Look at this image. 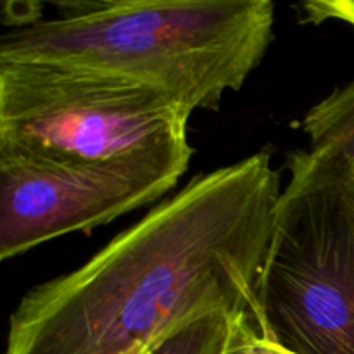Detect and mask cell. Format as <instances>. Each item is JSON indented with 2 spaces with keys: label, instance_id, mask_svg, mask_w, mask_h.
<instances>
[{
  "label": "cell",
  "instance_id": "cell-1",
  "mask_svg": "<svg viewBox=\"0 0 354 354\" xmlns=\"http://www.w3.org/2000/svg\"><path fill=\"white\" fill-rule=\"evenodd\" d=\"M280 192L268 152L196 176L80 268L28 290L6 354H144L206 311L258 327L256 286Z\"/></svg>",
  "mask_w": 354,
  "mask_h": 354
},
{
  "label": "cell",
  "instance_id": "cell-2",
  "mask_svg": "<svg viewBox=\"0 0 354 354\" xmlns=\"http://www.w3.org/2000/svg\"><path fill=\"white\" fill-rule=\"evenodd\" d=\"M14 7V6H12ZM52 16H12L0 61H38L123 76L194 113L218 109L265 57L270 0L55 2Z\"/></svg>",
  "mask_w": 354,
  "mask_h": 354
},
{
  "label": "cell",
  "instance_id": "cell-3",
  "mask_svg": "<svg viewBox=\"0 0 354 354\" xmlns=\"http://www.w3.org/2000/svg\"><path fill=\"white\" fill-rule=\"evenodd\" d=\"M256 286L259 334L294 354H354V168L294 151Z\"/></svg>",
  "mask_w": 354,
  "mask_h": 354
},
{
  "label": "cell",
  "instance_id": "cell-4",
  "mask_svg": "<svg viewBox=\"0 0 354 354\" xmlns=\"http://www.w3.org/2000/svg\"><path fill=\"white\" fill-rule=\"evenodd\" d=\"M190 113L168 93L109 73L0 61V154L107 162L189 144Z\"/></svg>",
  "mask_w": 354,
  "mask_h": 354
},
{
  "label": "cell",
  "instance_id": "cell-5",
  "mask_svg": "<svg viewBox=\"0 0 354 354\" xmlns=\"http://www.w3.org/2000/svg\"><path fill=\"white\" fill-rule=\"evenodd\" d=\"M190 144L107 162H54L0 154V259L90 232L171 192Z\"/></svg>",
  "mask_w": 354,
  "mask_h": 354
},
{
  "label": "cell",
  "instance_id": "cell-6",
  "mask_svg": "<svg viewBox=\"0 0 354 354\" xmlns=\"http://www.w3.org/2000/svg\"><path fill=\"white\" fill-rule=\"evenodd\" d=\"M311 149H334L354 168V82L334 90L303 120Z\"/></svg>",
  "mask_w": 354,
  "mask_h": 354
},
{
  "label": "cell",
  "instance_id": "cell-7",
  "mask_svg": "<svg viewBox=\"0 0 354 354\" xmlns=\"http://www.w3.org/2000/svg\"><path fill=\"white\" fill-rule=\"evenodd\" d=\"M241 318L248 317L206 311L176 325L144 354H227Z\"/></svg>",
  "mask_w": 354,
  "mask_h": 354
},
{
  "label": "cell",
  "instance_id": "cell-8",
  "mask_svg": "<svg viewBox=\"0 0 354 354\" xmlns=\"http://www.w3.org/2000/svg\"><path fill=\"white\" fill-rule=\"evenodd\" d=\"M227 354H294L259 334L254 322L241 318Z\"/></svg>",
  "mask_w": 354,
  "mask_h": 354
},
{
  "label": "cell",
  "instance_id": "cell-9",
  "mask_svg": "<svg viewBox=\"0 0 354 354\" xmlns=\"http://www.w3.org/2000/svg\"><path fill=\"white\" fill-rule=\"evenodd\" d=\"M306 23L341 21L354 28V0H313L299 6Z\"/></svg>",
  "mask_w": 354,
  "mask_h": 354
}]
</instances>
